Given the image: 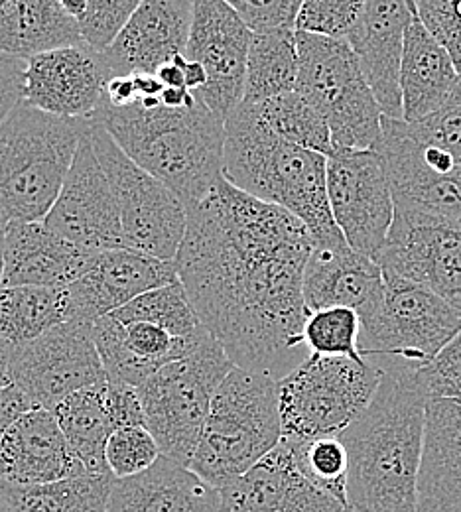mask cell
<instances>
[{"mask_svg":"<svg viewBox=\"0 0 461 512\" xmlns=\"http://www.w3.org/2000/svg\"><path fill=\"white\" fill-rule=\"evenodd\" d=\"M316 243L288 209L225 178L188 207L178 278L235 367L282 379L304 347V268Z\"/></svg>","mask_w":461,"mask_h":512,"instance_id":"obj_1","label":"cell"},{"mask_svg":"<svg viewBox=\"0 0 461 512\" xmlns=\"http://www.w3.org/2000/svg\"><path fill=\"white\" fill-rule=\"evenodd\" d=\"M426 404L412 367L383 371L371 404L339 434L349 453V509L418 512Z\"/></svg>","mask_w":461,"mask_h":512,"instance_id":"obj_2","label":"cell"},{"mask_svg":"<svg viewBox=\"0 0 461 512\" xmlns=\"http://www.w3.org/2000/svg\"><path fill=\"white\" fill-rule=\"evenodd\" d=\"M223 178L294 213L316 247L347 245L331 213L328 156L278 136L255 103L241 101L225 119Z\"/></svg>","mask_w":461,"mask_h":512,"instance_id":"obj_3","label":"cell"},{"mask_svg":"<svg viewBox=\"0 0 461 512\" xmlns=\"http://www.w3.org/2000/svg\"><path fill=\"white\" fill-rule=\"evenodd\" d=\"M89 121L105 128L132 162L178 193L186 207L223 178L225 121L199 99L182 109L148 107L140 99L113 107L103 99Z\"/></svg>","mask_w":461,"mask_h":512,"instance_id":"obj_4","label":"cell"},{"mask_svg":"<svg viewBox=\"0 0 461 512\" xmlns=\"http://www.w3.org/2000/svg\"><path fill=\"white\" fill-rule=\"evenodd\" d=\"M87 119H67L20 101L0 125V213L44 221L54 207Z\"/></svg>","mask_w":461,"mask_h":512,"instance_id":"obj_5","label":"cell"},{"mask_svg":"<svg viewBox=\"0 0 461 512\" xmlns=\"http://www.w3.org/2000/svg\"><path fill=\"white\" fill-rule=\"evenodd\" d=\"M282 440L278 379L233 367L215 390L190 467L223 489Z\"/></svg>","mask_w":461,"mask_h":512,"instance_id":"obj_6","label":"cell"},{"mask_svg":"<svg viewBox=\"0 0 461 512\" xmlns=\"http://www.w3.org/2000/svg\"><path fill=\"white\" fill-rule=\"evenodd\" d=\"M383 371L367 357L308 353L278 381L282 438L339 436L371 404Z\"/></svg>","mask_w":461,"mask_h":512,"instance_id":"obj_7","label":"cell"},{"mask_svg":"<svg viewBox=\"0 0 461 512\" xmlns=\"http://www.w3.org/2000/svg\"><path fill=\"white\" fill-rule=\"evenodd\" d=\"M296 42V89L326 119L333 150H375L385 115L349 42L306 32Z\"/></svg>","mask_w":461,"mask_h":512,"instance_id":"obj_8","label":"cell"},{"mask_svg":"<svg viewBox=\"0 0 461 512\" xmlns=\"http://www.w3.org/2000/svg\"><path fill=\"white\" fill-rule=\"evenodd\" d=\"M233 367L223 345L209 333L192 353L164 365L138 386L146 428L162 455L190 465L215 390Z\"/></svg>","mask_w":461,"mask_h":512,"instance_id":"obj_9","label":"cell"},{"mask_svg":"<svg viewBox=\"0 0 461 512\" xmlns=\"http://www.w3.org/2000/svg\"><path fill=\"white\" fill-rule=\"evenodd\" d=\"M383 274V298L361 318V353L400 359L412 369L424 367L460 333L461 312L418 282Z\"/></svg>","mask_w":461,"mask_h":512,"instance_id":"obj_10","label":"cell"},{"mask_svg":"<svg viewBox=\"0 0 461 512\" xmlns=\"http://www.w3.org/2000/svg\"><path fill=\"white\" fill-rule=\"evenodd\" d=\"M87 134L117 197L127 247L176 260L188 227L186 203L164 182L132 162L101 125L89 121Z\"/></svg>","mask_w":461,"mask_h":512,"instance_id":"obj_11","label":"cell"},{"mask_svg":"<svg viewBox=\"0 0 461 512\" xmlns=\"http://www.w3.org/2000/svg\"><path fill=\"white\" fill-rule=\"evenodd\" d=\"M387 168L395 211H408L461 225V160L422 142L406 121L383 117V136L375 148Z\"/></svg>","mask_w":461,"mask_h":512,"instance_id":"obj_12","label":"cell"},{"mask_svg":"<svg viewBox=\"0 0 461 512\" xmlns=\"http://www.w3.org/2000/svg\"><path fill=\"white\" fill-rule=\"evenodd\" d=\"M10 381L36 408L54 410L71 392L105 381L93 323L67 320L4 355Z\"/></svg>","mask_w":461,"mask_h":512,"instance_id":"obj_13","label":"cell"},{"mask_svg":"<svg viewBox=\"0 0 461 512\" xmlns=\"http://www.w3.org/2000/svg\"><path fill=\"white\" fill-rule=\"evenodd\" d=\"M333 219L347 245L377 260L395 221V197L377 150H333L328 156Z\"/></svg>","mask_w":461,"mask_h":512,"instance_id":"obj_14","label":"cell"},{"mask_svg":"<svg viewBox=\"0 0 461 512\" xmlns=\"http://www.w3.org/2000/svg\"><path fill=\"white\" fill-rule=\"evenodd\" d=\"M44 223L87 253L127 247L117 197L87 130Z\"/></svg>","mask_w":461,"mask_h":512,"instance_id":"obj_15","label":"cell"},{"mask_svg":"<svg viewBox=\"0 0 461 512\" xmlns=\"http://www.w3.org/2000/svg\"><path fill=\"white\" fill-rule=\"evenodd\" d=\"M253 30L225 0H194V22L184 52L207 71V83L194 93L219 119L243 101Z\"/></svg>","mask_w":461,"mask_h":512,"instance_id":"obj_16","label":"cell"},{"mask_svg":"<svg viewBox=\"0 0 461 512\" xmlns=\"http://www.w3.org/2000/svg\"><path fill=\"white\" fill-rule=\"evenodd\" d=\"M209 335L184 339L136 300L93 323V339L111 383L140 386L164 365L186 357Z\"/></svg>","mask_w":461,"mask_h":512,"instance_id":"obj_17","label":"cell"},{"mask_svg":"<svg viewBox=\"0 0 461 512\" xmlns=\"http://www.w3.org/2000/svg\"><path fill=\"white\" fill-rule=\"evenodd\" d=\"M377 262L383 272L430 288L461 312V225L395 211Z\"/></svg>","mask_w":461,"mask_h":512,"instance_id":"obj_18","label":"cell"},{"mask_svg":"<svg viewBox=\"0 0 461 512\" xmlns=\"http://www.w3.org/2000/svg\"><path fill=\"white\" fill-rule=\"evenodd\" d=\"M111 77L103 52L87 44L50 50L26 62L24 101L58 117L89 119Z\"/></svg>","mask_w":461,"mask_h":512,"instance_id":"obj_19","label":"cell"},{"mask_svg":"<svg viewBox=\"0 0 461 512\" xmlns=\"http://www.w3.org/2000/svg\"><path fill=\"white\" fill-rule=\"evenodd\" d=\"M178 280L174 260L131 247L97 253L91 266L67 286L69 320L95 323L140 294Z\"/></svg>","mask_w":461,"mask_h":512,"instance_id":"obj_20","label":"cell"},{"mask_svg":"<svg viewBox=\"0 0 461 512\" xmlns=\"http://www.w3.org/2000/svg\"><path fill=\"white\" fill-rule=\"evenodd\" d=\"M229 512H347L349 507L316 485L286 440L247 473L221 489Z\"/></svg>","mask_w":461,"mask_h":512,"instance_id":"obj_21","label":"cell"},{"mask_svg":"<svg viewBox=\"0 0 461 512\" xmlns=\"http://www.w3.org/2000/svg\"><path fill=\"white\" fill-rule=\"evenodd\" d=\"M194 0H142L131 20L103 52L115 75L156 73L188 48Z\"/></svg>","mask_w":461,"mask_h":512,"instance_id":"obj_22","label":"cell"},{"mask_svg":"<svg viewBox=\"0 0 461 512\" xmlns=\"http://www.w3.org/2000/svg\"><path fill=\"white\" fill-rule=\"evenodd\" d=\"M412 16L414 0H367L357 26L347 36L383 115L391 119H402L400 62Z\"/></svg>","mask_w":461,"mask_h":512,"instance_id":"obj_23","label":"cell"},{"mask_svg":"<svg viewBox=\"0 0 461 512\" xmlns=\"http://www.w3.org/2000/svg\"><path fill=\"white\" fill-rule=\"evenodd\" d=\"M87 473L52 410L32 408L0 440V481L38 485Z\"/></svg>","mask_w":461,"mask_h":512,"instance_id":"obj_24","label":"cell"},{"mask_svg":"<svg viewBox=\"0 0 461 512\" xmlns=\"http://www.w3.org/2000/svg\"><path fill=\"white\" fill-rule=\"evenodd\" d=\"M95 255L60 237L44 221H10L0 286H69Z\"/></svg>","mask_w":461,"mask_h":512,"instance_id":"obj_25","label":"cell"},{"mask_svg":"<svg viewBox=\"0 0 461 512\" xmlns=\"http://www.w3.org/2000/svg\"><path fill=\"white\" fill-rule=\"evenodd\" d=\"M385 274L371 256L343 247H314L304 268V300L310 312L351 308L369 316L383 298Z\"/></svg>","mask_w":461,"mask_h":512,"instance_id":"obj_26","label":"cell"},{"mask_svg":"<svg viewBox=\"0 0 461 512\" xmlns=\"http://www.w3.org/2000/svg\"><path fill=\"white\" fill-rule=\"evenodd\" d=\"M107 512H229L221 489L176 459L160 455L146 471L115 479Z\"/></svg>","mask_w":461,"mask_h":512,"instance_id":"obj_27","label":"cell"},{"mask_svg":"<svg viewBox=\"0 0 461 512\" xmlns=\"http://www.w3.org/2000/svg\"><path fill=\"white\" fill-rule=\"evenodd\" d=\"M461 503V398H430L418 475V512H448Z\"/></svg>","mask_w":461,"mask_h":512,"instance_id":"obj_28","label":"cell"},{"mask_svg":"<svg viewBox=\"0 0 461 512\" xmlns=\"http://www.w3.org/2000/svg\"><path fill=\"white\" fill-rule=\"evenodd\" d=\"M460 75L448 48L422 24L414 10L400 62L402 121L414 123L434 113L454 91Z\"/></svg>","mask_w":461,"mask_h":512,"instance_id":"obj_29","label":"cell"},{"mask_svg":"<svg viewBox=\"0 0 461 512\" xmlns=\"http://www.w3.org/2000/svg\"><path fill=\"white\" fill-rule=\"evenodd\" d=\"M85 44L81 24L60 0H12L0 8V52L30 60L38 54Z\"/></svg>","mask_w":461,"mask_h":512,"instance_id":"obj_30","label":"cell"},{"mask_svg":"<svg viewBox=\"0 0 461 512\" xmlns=\"http://www.w3.org/2000/svg\"><path fill=\"white\" fill-rule=\"evenodd\" d=\"M52 412L73 455L83 463L87 473H111L105 461V449L119 424L109 402L107 379L71 392Z\"/></svg>","mask_w":461,"mask_h":512,"instance_id":"obj_31","label":"cell"},{"mask_svg":"<svg viewBox=\"0 0 461 512\" xmlns=\"http://www.w3.org/2000/svg\"><path fill=\"white\" fill-rule=\"evenodd\" d=\"M67 320V286H0L2 355Z\"/></svg>","mask_w":461,"mask_h":512,"instance_id":"obj_32","label":"cell"},{"mask_svg":"<svg viewBox=\"0 0 461 512\" xmlns=\"http://www.w3.org/2000/svg\"><path fill=\"white\" fill-rule=\"evenodd\" d=\"M113 473H81L38 485H4L16 512H107Z\"/></svg>","mask_w":461,"mask_h":512,"instance_id":"obj_33","label":"cell"},{"mask_svg":"<svg viewBox=\"0 0 461 512\" xmlns=\"http://www.w3.org/2000/svg\"><path fill=\"white\" fill-rule=\"evenodd\" d=\"M298 83V42L294 28H274L253 32L247 75L245 103H263L266 99L296 91Z\"/></svg>","mask_w":461,"mask_h":512,"instance_id":"obj_34","label":"cell"},{"mask_svg":"<svg viewBox=\"0 0 461 512\" xmlns=\"http://www.w3.org/2000/svg\"><path fill=\"white\" fill-rule=\"evenodd\" d=\"M255 105L259 107L264 123L284 140L326 156L333 154L326 119L298 89Z\"/></svg>","mask_w":461,"mask_h":512,"instance_id":"obj_35","label":"cell"},{"mask_svg":"<svg viewBox=\"0 0 461 512\" xmlns=\"http://www.w3.org/2000/svg\"><path fill=\"white\" fill-rule=\"evenodd\" d=\"M304 345L318 355L363 359L359 314L343 306L310 312L304 323Z\"/></svg>","mask_w":461,"mask_h":512,"instance_id":"obj_36","label":"cell"},{"mask_svg":"<svg viewBox=\"0 0 461 512\" xmlns=\"http://www.w3.org/2000/svg\"><path fill=\"white\" fill-rule=\"evenodd\" d=\"M286 440L302 465L304 473L328 491L335 499L349 507L347 479H349V453L339 436H320L310 440Z\"/></svg>","mask_w":461,"mask_h":512,"instance_id":"obj_37","label":"cell"},{"mask_svg":"<svg viewBox=\"0 0 461 512\" xmlns=\"http://www.w3.org/2000/svg\"><path fill=\"white\" fill-rule=\"evenodd\" d=\"M162 451L146 426H121L117 428L105 449L109 471L117 479H125L150 469Z\"/></svg>","mask_w":461,"mask_h":512,"instance_id":"obj_38","label":"cell"},{"mask_svg":"<svg viewBox=\"0 0 461 512\" xmlns=\"http://www.w3.org/2000/svg\"><path fill=\"white\" fill-rule=\"evenodd\" d=\"M367 0H302L294 30L347 40L357 26Z\"/></svg>","mask_w":461,"mask_h":512,"instance_id":"obj_39","label":"cell"},{"mask_svg":"<svg viewBox=\"0 0 461 512\" xmlns=\"http://www.w3.org/2000/svg\"><path fill=\"white\" fill-rule=\"evenodd\" d=\"M140 4L142 0H89L87 12L79 18L85 44L105 52Z\"/></svg>","mask_w":461,"mask_h":512,"instance_id":"obj_40","label":"cell"},{"mask_svg":"<svg viewBox=\"0 0 461 512\" xmlns=\"http://www.w3.org/2000/svg\"><path fill=\"white\" fill-rule=\"evenodd\" d=\"M406 125L418 140L440 146L461 160V75L454 91L434 113Z\"/></svg>","mask_w":461,"mask_h":512,"instance_id":"obj_41","label":"cell"},{"mask_svg":"<svg viewBox=\"0 0 461 512\" xmlns=\"http://www.w3.org/2000/svg\"><path fill=\"white\" fill-rule=\"evenodd\" d=\"M414 381L428 400L461 396V331L432 363L414 369Z\"/></svg>","mask_w":461,"mask_h":512,"instance_id":"obj_42","label":"cell"},{"mask_svg":"<svg viewBox=\"0 0 461 512\" xmlns=\"http://www.w3.org/2000/svg\"><path fill=\"white\" fill-rule=\"evenodd\" d=\"M422 24L448 48L461 73V0H414Z\"/></svg>","mask_w":461,"mask_h":512,"instance_id":"obj_43","label":"cell"},{"mask_svg":"<svg viewBox=\"0 0 461 512\" xmlns=\"http://www.w3.org/2000/svg\"><path fill=\"white\" fill-rule=\"evenodd\" d=\"M253 32L294 28L302 0H225Z\"/></svg>","mask_w":461,"mask_h":512,"instance_id":"obj_44","label":"cell"},{"mask_svg":"<svg viewBox=\"0 0 461 512\" xmlns=\"http://www.w3.org/2000/svg\"><path fill=\"white\" fill-rule=\"evenodd\" d=\"M26 62L0 52V125L24 101Z\"/></svg>","mask_w":461,"mask_h":512,"instance_id":"obj_45","label":"cell"},{"mask_svg":"<svg viewBox=\"0 0 461 512\" xmlns=\"http://www.w3.org/2000/svg\"><path fill=\"white\" fill-rule=\"evenodd\" d=\"M32 408H36L34 402L18 384L0 386V440L10 430V426Z\"/></svg>","mask_w":461,"mask_h":512,"instance_id":"obj_46","label":"cell"},{"mask_svg":"<svg viewBox=\"0 0 461 512\" xmlns=\"http://www.w3.org/2000/svg\"><path fill=\"white\" fill-rule=\"evenodd\" d=\"M107 103H111L113 107H129L132 103H136L140 99L134 75H115L107 81L105 87V97Z\"/></svg>","mask_w":461,"mask_h":512,"instance_id":"obj_47","label":"cell"},{"mask_svg":"<svg viewBox=\"0 0 461 512\" xmlns=\"http://www.w3.org/2000/svg\"><path fill=\"white\" fill-rule=\"evenodd\" d=\"M172 62H176V64L182 67V71H184V77H186V87L192 91V93H198L199 89L207 83V71H205V67L196 62V60H190V58H186L184 54H180V56H176Z\"/></svg>","mask_w":461,"mask_h":512,"instance_id":"obj_48","label":"cell"},{"mask_svg":"<svg viewBox=\"0 0 461 512\" xmlns=\"http://www.w3.org/2000/svg\"><path fill=\"white\" fill-rule=\"evenodd\" d=\"M196 101V95L188 87H164V91L160 93V103L170 109L192 107Z\"/></svg>","mask_w":461,"mask_h":512,"instance_id":"obj_49","label":"cell"},{"mask_svg":"<svg viewBox=\"0 0 461 512\" xmlns=\"http://www.w3.org/2000/svg\"><path fill=\"white\" fill-rule=\"evenodd\" d=\"M156 75H158V79H160L166 87H186L184 71H182V67L176 64V62L162 65V67L156 71Z\"/></svg>","mask_w":461,"mask_h":512,"instance_id":"obj_50","label":"cell"},{"mask_svg":"<svg viewBox=\"0 0 461 512\" xmlns=\"http://www.w3.org/2000/svg\"><path fill=\"white\" fill-rule=\"evenodd\" d=\"M60 4L66 8L71 16H75V18L79 20V18H83V14L87 12L89 0H60Z\"/></svg>","mask_w":461,"mask_h":512,"instance_id":"obj_51","label":"cell"},{"mask_svg":"<svg viewBox=\"0 0 461 512\" xmlns=\"http://www.w3.org/2000/svg\"><path fill=\"white\" fill-rule=\"evenodd\" d=\"M8 219L0 213V280H2V260H4V239H6V227H8Z\"/></svg>","mask_w":461,"mask_h":512,"instance_id":"obj_52","label":"cell"},{"mask_svg":"<svg viewBox=\"0 0 461 512\" xmlns=\"http://www.w3.org/2000/svg\"><path fill=\"white\" fill-rule=\"evenodd\" d=\"M0 512H16L12 503H10V499H8V495H6V491H4L2 481H0Z\"/></svg>","mask_w":461,"mask_h":512,"instance_id":"obj_53","label":"cell"},{"mask_svg":"<svg viewBox=\"0 0 461 512\" xmlns=\"http://www.w3.org/2000/svg\"><path fill=\"white\" fill-rule=\"evenodd\" d=\"M12 383L10 381V375H8V367H6V361H4V355L0 351V386L4 384Z\"/></svg>","mask_w":461,"mask_h":512,"instance_id":"obj_54","label":"cell"},{"mask_svg":"<svg viewBox=\"0 0 461 512\" xmlns=\"http://www.w3.org/2000/svg\"><path fill=\"white\" fill-rule=\"evenodd\" d=\"M10 2H12V0H0V8L6 6V4H10Z\"/></svg>","mask_w":461,"mask_h":512,"instance_id":"obj_55","label":"cell"},{"mask_svg":"<svg viewBox=\"0 0 461 512\" xmlns=\"http://www.w3.org/2000/svg\"><path fill=\"white\" fill-rule=\"evenodd\" d=\"M448 512H461V503H460V505H458V507H454V509H452V511H448Z\"/></svg>","mask_w":461,"mask_h":512,"instance_id":"obj_56","label":"cell"},{"mask_svg":"<svg viewBox=\"0 0 461 512\" xmlns=\"http://www.w3.org/2000/svg\"><path fill=\"white\" fill-rule=\"evenodd\" d=\"M347 512H355V511H353V509H349V511H347Z\"/></svg>","mask_w":461,"mask_h":512,"instance_id":"obj_57","label":"cell"}]
</instances>
